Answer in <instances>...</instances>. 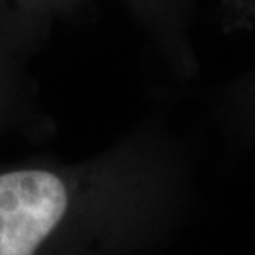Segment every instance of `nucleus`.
<instances>
[{
	"label": "nucleus",
	"mask_w": 255,
	"mask_h": 255,
	"mask_svg": "<svg viewBox=\"0 0 255 255\" xmlns=\"http://www.w3.org/2000/svg\"><path fill=\"white\" fill-rule=\"evenodd\" d=\"M136 142L83 159L27 157L0 164V255H123L146 212Z\"/></svg>",
	"instance_id": "f257e3e1"
},
{
	"label": "nucleus",
	"mask_w": 255,
	"mask_h": 255,
	"mask_svg": "<svg viewBox=\"0 0 255 255\" xmlns=\"http://www.w3.org/2000/svg\"><path fill=\"white\" fill-rule=\"evenodd\" d=\"M44 34L0 4V146L11 140L42 142L55 132L30 68Z\"/></svg>",
	"instance_id": "f03ea898"
},
{
	"label": "nucleus",
	"mask_w": 255,
	"mask_h": 255,
	"mask_svg": "<svg viewBox=\"0 0 255 255\" xmlns=\"http://www.w3.org/2000/svg\"><path fill=\"white\" fill-rule=\"evenodd\" d=\"M89 0H0L2 6L11 9L28 25L46 32L57 17L70 13Z\"/></svg>",
	"instance_id": "7ed1b4c3"
},
{
	"label": "nucleus",
	"mask_w": 255,
	"mask_h": 255,
	"mask_svg": "<svg viewBox=\"0 0 255 255\" xmlns=\"http://www.w3.org/2000/svg\"><path fill=\"white\" fill-rule=\"evenodd\" d=\"M132 6L144 13L153 21H161V19H170L172 13H176L180 0H130Z\"/></svg>",
	"instance_id": "20e7f679"
}]
</instances>
